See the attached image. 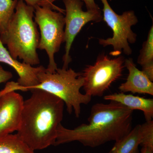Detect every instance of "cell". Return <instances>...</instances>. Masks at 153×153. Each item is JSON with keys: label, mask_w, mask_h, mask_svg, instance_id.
Returning <instances> with one entry per match:
<instances>
[{"label": "cell", "mask_w": 153, "mask_h": 153, "mask_svg": "<svg viewBox=\"0 0 153 153\" xmlns=\"http://www.w3.org/2000/svg\"><path fill=\"white\" fill-rule=\"evenodd\" d=\"M0 153H35L17 134L0 137Z\"/></svg>", "instance_id": "14"}, {"label": "cell", "mask_w": 153, "mask_h": 153, "mask_svg": "<svg viewBox=\"0 0 153 153\" xmlns=\"http://www.w3.org/2000/svg\"><path fill=\"white\" fill-rule=\"evenodd\" d=\"M137 63L143 67L153 65V26L149 31L146 41L144 42L140 51Z\"/></svg>", "instance_id": "15"}, {"label": "cell", "mask_w": 153, "mask_h": 153, "mask_svg": "<svg viewBox=\"0 0 153 153\" xmlns=\"http://www.w3.org/2000/svg\"><path fill=\"white\" fill-rule=\"evenodd\" d=\"M141 153H153V151L148 148L142 147Z\"/></svg>", "instance_id": "22"}, {"label": "cell", "mask_w": 153, "mask_h": 153, "mask_svg": "<svg viewBox=\"0 0 153 153\" xmlns=\"http://www.w3.org/2000/svg\"><path fill=\"white\" fill-rule=\"evenodd\" d=\"M46 1H47V2L50 5L52 6V7H55V8L57 9L58 12H60V13H62L63 14H64V13L65 12V10L58 7L55 5L53 4V3L54 2V1H57V0H46Z\"/></svg>", "instance_id": "21"}, {"label": "cell", "mask_w": 153, "mask_h": 153, "mask_svg": "<svg viewBox=\"0 0 153 153\" xmlns=\"http://www.w3.org/2000/svg\"><path fill=\"white\" fill-rule=\"evenodd\" d=\"M140 125L136 126L127 134L115 141L108 153H139L141 143Z\"/></svg>", "instance_id": "13"}, {"label": "cell", "mask_w": 153, "mask_h": 153, "mask_svg": "<svg viewBox=\"0 0 153 153\" xmlns=\"http://www.w3.org/2000/svg\"><path fill=\"white\" fill-rule=\"evenodd\" d=\"M38 78V84L29 88L27 91L38 89L57 97L64 102L68 113L74 111L76 117L80 116L81 105L88 104L91 101V96L80 92L84 83L81 72L71 68H57L55 72L51 73L45 68L39 72Z\"/></svg>", "instance_id": "4"}, {"label": "cell", "mask_w": 153, "mask_h": 153, "mask_svg": "<svg viewBox=\"0 0 153 153\" xmlns=\"http://www.w3.org/2000/svg\"><path fill=\"white\" fill-rule=\"evenodd\" d=\"M133 110L119 102L94 105L88 118L74 129L60 124L54 146L77 141L85 146L95 148L108 142L116 141L131 131Z\"/></svg>", "instance_id": "1"}, {"label": "cell", "mask_w": 153, "mask_h": 153, "mask_svg": "<svg viewBox=\"0 0 153 153\" xmlns=\"http://www.w3.org/2000/svg\"><path fill=\"white\" fill-rule=\"evenodd\" d=\"M35 22L39 26L41 33L38 49L44 50L49 58L47 70L54 73L57 69L55 55L64 42L65 17L59 12L53 11L49 7H34Z\"/></svg>", "instance_id": "5"}, {"label": "cell", "mask_w": 153, "mask_h": 153, "mask_svg": "<svg viewBox=\"0 0 153 153\" xmlns=\"http://www.w3.org/2000/svg\"><path fill=\"white\" fill-rule=\"evenodd\" d=\"M85 3L87 10H100L98 5L97 4L94 0H81Z\"/></svg>", "instance_id": "20"}, {"label": "cell", "mask_w": 153, "mask_h": 153, "mask_svg": "<svg viewBox=\"0 0 153 153\" xmlns=\"http://www.w3.org/2000/svg\"><path fill=\"white\" fill-rule=\"evenodd\" d=\"M23 1H25L26 4L28 5L32 6L33 7L36 6H39L42 7H49L52 10L57 11V9L52 6L50 5L46 0H23Z\"/></svg>", "instance_id": "18"}, {"label": "cell", "mask_w": 153, "mask_h": 153, "mask_svg": "<svg viewBox=\"0 0 153 153\" xmlns=\"http://www.w3.org/2000/svg\"><path fill=\"white\" fill-rule=\"evenodd\" d=\"M140 133L141 138L140 146L149 148L153 151V121H146L140 125Z\"/></svg>", "instance_id": "17"}, {"label": "cell", "mask_w": 153, "mask_h": 153, "mask_svg": "<svg viewBox=\"0 0 153 153\" xmlns=\"http://www.w3.org/2000/svg\"><path fill=\"white\" fill-rule=\"evenodd\" d=\"M24 101L17 134L34 151L54 146L63 120L64 102L44 91L33 89Z\"/></svg>", "instance_id": "2"}, {"label": "cell", "mask_w": 153, "mask_h": 153, "mask_svg": "<svg viewBox=\"0 0 153 153\" xmlns=\"http://www.w3.org/2000/svg\"><path fill=\"white\" fill-rule=\"evenodd\" d=\"M105 100L119 102L130 109L138 110L143 112L146 121L152 120L153 99L146 98L121 92L105 96Z\"/></svg>", "instance_id": "12"}, {"label": "cell", "mask_w": 153, "mask_h": 153, "mask_svg": "<svg viewBox=\"0 0 153 153\" xmlns=\"http://www.w3.org/2000/svg\"><path fill=\"white\" fill-rule=\"evenodd\" d=\"M34 13V7L19 0L16 12L6 30L0 34L1 41L11 56L32 66L40 63L37 52L40 36L33 20Z\"/></svg>", "instance_id": "3"}, {"label": "cell", "mask_w": 153, "mask_h": 153, "mask_svg": "<svg viewBox=\"0 0 153 153\" xmlns=\"http://www.w3.org/2000/svg\"><path fill=\"white\" fill-rule=\"evenodd\" d=\"M63 1L66 8L64 30V42L66 44L62 68L68 69L72 60L70 49L75 37L84 25L90 22H100L102 16L100 10H82L83 2L81 0H63Z\"/></svg>", "instance_id": "8"}, {"label": "cell", "mask_w": 153, "mask_h": 153, "mask_svg": "<svg viewBox=\"0 0 153 153\" xmlns=\"http://www.w3.org/2000/svg\"><path fill=\"white\" fill-rule=\"evenodd\" d=\"M12 77V73L4 69L2 66L0 65V84L8 82Z\"/></svg>", "instance_id": "19"}, {"label": "cell", "mask_w": 153, "mask_h": 153, "mask_svg": "<svg viewBox=\"0 0 153 153\" xmlns=\"http://www.w3.org/2000/svg\"><path fill=\"white\" fill-rule=\"evenodd\" d=\"M24 101L22 95L16 91L0 95V137L19 129Z\"/></svg>", "instance_id": "10"}, {"label": "cell", "mask_w": 153, "mask_h": 153, "mask_svg": "<svg viewBox=\"0 0 153 153\" xmlns=\"http://www.w3.org/2000/svg\"><path fill=\"white\" fill-rule=\"evenodd\" d=\"M124 66L128 70L129 74L126 82L119 87L121 92H131L153 95V82L142 71L137 68L133 59H126Z\"/></svg>", "instance_id": "11"}, {"label": "cell", "mask_w": 153, "mask_h": 153, "mask_svg": "<svg viewBox=\"0 0 153 153\" xmlns=\"http://www.w3.org/2000/svg\"><path fill=\"white\" fill-rule=\"evenodd\" d=\"M125 59L123 56L111 58L104 53L99 55L92 65H88L82 72L85 94L102 97L113 82L122 75Z\"/></svg>", "instance_id": "7"}, {"label": "cell", "mask_w": 153, "mask_h": 153, "mask_svg": "<svg viewBox=\"0 0 153 153\" xmlns=\"http://www.w3.org/2000/svg\"><path fill=\"white\" fill-rule=\"evenodd\" d=\"M19 0H0V34L6 30Z\"/></svg>", "instance_id": "16"}, {"label": "cell", "mask_w": 153, "mask_h": 153, "mask_svg": "<svg viewBox=\"0 0 153 153\" xmlns=\"http://www.w3.org/2000/svg\"><path fill=\"white\" fill-rule=\"evenodd\" d=\"M0 63H6L14 68L19 76L17 82H8L0 91V95L17 90L27 91L28 88L38 83L39 72L45 68L43 66L34 67L29 64L19 62L13 58L4 46L0 39Z\"/></svg>", "instance_id": "9"}, {"label": "cell", "mask_w": 153, "mask_h": 153, "mask_svg": "<svg viewBox=\"0 0 153 153\" xmlns=\"http://www.w3.org/2000/svg\"><path fill=\"white\" fill-rule=\"evenodd\" d=\"M103 4L102 19L113 31V36L106 39H99L100 44L103 47L111 45L113 51L110 55L117 56L122 52L126 55H131L129 44H134L137 40V35L131 27L138 22L133 10L126 11L121 15L117 14L110 5L108 0H100Z\"/></svg>", "instance_id": "6"}]
</instances>
